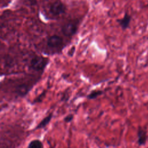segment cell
I'll return each mask as SVG.
<instances>
[{
	"label": "cell",
	"instance_id": "cell-2",
	"mask_svg": "<svg viewBox=\"0 0 148 148\" xmlns=\"http://www.w3.org/2000/svg\"><path fill=\"white\" fill-rule=\"evenodd\" d=\"M65 46L63 38L58 35H52L47 37L46 39L47 47L50 50L54 51V54L60 53L63 50Z\"/></svg>",
	"mask_w": 148,
	"mask_h": 148
},
{
	"label": "cell",
	"instance_id": "cell-3",
	"mask_svg": "<svg viewBox=\"0 0 148 148\" xmlns=\"http://www.w3.org/2000/svg\"><path fill=\"white\" fill-rule=\"evenodd\" d=\"M78 29L77 24L73 21H70L64 24L61 27L62 34L68 38H72L77 32Z\"/></svg>",
	"mask_w": 148,
	"mask_h": 148
},
{
	"label": "cell",
	"instance_id": "cell-8",
	"mask_svg": "<svg viewBox=\"0 0 148 148\" xmlns=\"http://www.w3.org/2000/svg\"><path fill=\"white\" fill-rule=\"evenodd\" d=\"M103 93V91L101 90H93L86 96V98L88 99H94L101 95Z\"/></svg>",
	"mask_w": 148,
	"mask_h": 148
},
{
	"label": "cell",
	"instance_id": "cell-7",
	"mask_svg": "<svg viewBox=\"0 0 148 148\" xmlns=\"http://www.w3.org/2000/svg\"><path fill=\"white\" fill-rule=\"evenodd\" d=\"M131 20V16L128 13H125L124 17L119 20H117V22L119 24L121 28L125 30L129 27L130 22Z\"/></svg>",
	"mask_w": 148,
	"mask_h": 148
},
{
	"label": "cell",
	"instance_id": "cell-6",
	"mask_svg": "<svg viewBox=\"0 0 148 148\" xmlns=\"http://www.w3.org/2000/svg\"><path fill=\"white\" fill-rule=\"evenodd\" d=\"M53 117V113L51 112L49 113L47 116L45 117L38 124V125L34 128V131L37 130H40L45 128L51 121L52 118Z\"/></svg>",
	"mask_w": 148,
	"mask_h": 148
},
{
	"label": "cell",
	"instance_id": "cell-4",
	"mask_svg": "<svg viewBox=\"0 0 148 148\" xmlns=\"http://www.w3.org/2000/svg\"><path fill=\"white\" fill-rule=\"evenodd\" d=\"M66 6L61 1H57L53 3L49 9L50 14L54 16H60L65 13Z\"/></svg>",
	"mask_w": 148,
	"mask_h": 148
},
{
	"label": "cell",
	"instance_id": "cell-5",
	"mask_svg": "<svg viewBox=\"0 0 148 148\" xmlns=\"http://www.w3.org/2000/svg\"><path fill=\"white\" fill-rule=\"evenodd\" d=\"M34 85L32 84H22L16 87V93L18 97H24L27 95L28 92L32 89Z\"/></svg>",
	"mask_w": 148,
	"mask_h": 148
},
{
	"label": "cell",
	"instance_id": "cell-11",
	"mask_svg": "<svg viewBox=\"0 0 148 148\" xmlns=\"http://www.w3.org/2000/svg\"><path fill=\"white\" fill-rule=\"evenodd\" d=\"M73 118H74V114H72V113H70V114H67L64 119V121L65 123H70L73 120Z\"/></svg>",
	"mask_w": 148,
	"mask_h": 148
},
{
	"label": "cell",
	"instance_id": "cell-9",
	"mask_svg": "<svg viewBox=\"0 0 148 148\" xmlns=\"http://www.w3.org/2000/svg\"><path fill=\"white\" fill-rule=\"evenodd\" d=\"M28 148H43V143L39 139H34L30 141L27 146Z\"/></svg>",
	"mask_w": 148,
	"mask_h": 148
},
{
	"label": "cell",
	"instance_id": "cell-13",
	"mask_svg": "<svg viewBox=\"0 0 148 148\" xmlns=\"http://www.w3.org/2000/svg\"><path fill=\"white\" fill-rule=\"evenodd\" d=\"M75 46H73V47H72L70 51H69V55L70 56H72L74 52H75Z\"/></svg>",
	"mask_w": 148,
	"mask_h": 148
},
{
	"label": "cell",
	"instance_id": "cell-10",
	"mask_svg": "<svg viewBox=\"0 0 148 148\" xmlns=\"http://www.w3.org/2000/svg\"><path fill=\"white\" fill-rule=\"evenodd\" d=\"M145 141V137H143V132L142 130H140L138 132V142L139 144L142 145Z\"/></svg>",
	"mask_w": 148,
	"mask_h": 148
},
{
	"label": "cell",
	"instance_id": "cell-14",
	"mask_svg": "<svg viewBox=\"0 0 148 148\" xmlns=\"http://www.w3.org/2000/svg\"><path fill=\"white\" fill-rule=\"evenodd\" d=\"M147 6L148 7V3H147Z\"/></svg>",
	"mask_w": 148,
	"mask_h": 148
},
{
	"label": "cell",
	"instance_id": "cell-12",
	"mask_svg": "<svg viewBox=\"0 0 148 148\" xmlns=\"http://www.w3.org/2000/svg\"><path fill=\"white\" fill-rule=\"evenodd\" d=\"M45 94H46V92L45 91V92H42L34 101V102H33V103H36L37 102H38V101H42V99H41V97H45Z\"/></svg>",
	"mask_w": 148,
	"mask_h": 148
},
{
	"label": "cell",
	"instance_id": "cell-1",
	"mask_svg": "<svg viewBox=\"0 0 148 148\" xmlns=\"http://www.w3.org/2000/svg\"><path fill=\"white\" fill-rule=\"evenodd\" d=\"M50 62L48 57L42 56H35L29 61L28 66V69L42 74Z\"/></svg>",
	"mask_w": 148,
	"mask_h": 148
}]
</instances>
